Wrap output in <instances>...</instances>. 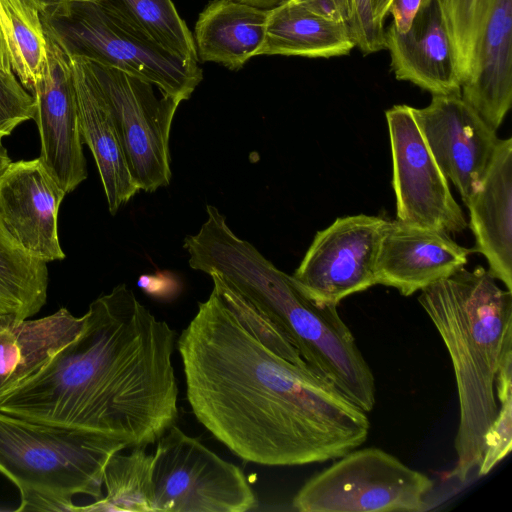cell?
Returning a JSON list of instances; mask_svg holds the SVG:
<instances>
[{"mask_svg": "<svg viewBox=\"0 0 512 512\" xmlns=\"http://www.w3.org/2000/svg\"><path fill=\"white\" fill-rule=\"evenodd\" d=\"M188 255L192 269L218 274L272 320L310 368L366 413L374 408V375L337 306L309 298L291 275L239 238L224 216H215L200 228Z\"/></svg>", "mask_w": 512, "mask_h": 512, "instance_id": "obj_3", "label": "cell"}, {"mask_svg": "<svg viewBox=\"0 0 512 512\" xmlns=\"http://www.w3.org/2000/svg\"><path fill=\"white\" fill-rule=\"evenodd\" d=\"M21 504L16 511H75L71 499L36 491H20Z\"/></svg>", "mask_w": 512, "mask_h": 512, "instance_id": "obj_32", "label": "cell"}, {"mask_svg": "<svg viewBox=\"0 0 512 512\" xmlns=\"http://www.w3.org/2000/svg\"><path fill=\"white\" fill-rule=\"evenodd\" d=\"M461 96L497 131L512 104V0H494Z\"/></svg>", "mask_w": 512, "mask_h": 512, "instance_id": "obj_18", "label": "cell"}, {"mask_svg": "<svg viewBox=\"0 0 512 512\" xmlns=\"http://www.w3.org/2000/svg\"><path fill=\"white\" fill-rule=\"evenodd\" d=\"M209 275L213 280V288L259 341L274 353L294 364H307L292 341L272 320L218 274L211 272Z\"/></svg>", "mask_w": 512, "mask_h": 512, "instance_id": "obj_28", "label": "cell"}, {"mask_svg": "<svg viewBox=\"0 0 512 512\" xmlns=\"http://www.w3.org/2000/svg\"><path fill=\"white\" fill-rule=\"evenodd\" d=\"M11 162V159L8 155L6 148L0 143V174L2 171L8 166Z\"/></svg>", "mask_w": 512, "mask_h": 512, "instance_id": "obj_40", "label": "cell"}, {"mask_svg": "<svg viewBox=\"0 0 512 512\" xmlns=\"http://www.w3.org/2000/svg\"><path fill=\"white\" fill-rule=\"evenodd\" d=\"M126 448L98 433L0 412V473L19 491L98 500L109 458Z\"/></svg>", "mask_w": 512, "mask_h": 512, "instance_id": "obj_6", "label": "cell"}, {"mask_svg": "<svg viewBox=\"0 0 512 512\" xmlns=\"http://www.w3.org/2000/svg\"><path fill=\"white\" fill-rule=\"evenodd\" d=\"M66 192L40 158L10 162L0 174V219L28 252L43 261L65 258L58 211Z\"/></svg>", "mask_w": 512, "mask_h": 512, "instance_id": "obj_14", "label": "cell"}, {"mask_svg": "<svg viewBox=\"0 0 512 512\" xmlns=\"http://www.w3.org/2000/svg\"><path fill=\"white\" fill-rule=\"evenodd\" d=\"M238 1H241L243 3L249 4V5L258 7V8L271 9L286 0H238Z\"/></svg>", "mask_w": 512, "mask_h": 512, "instance_id": "obj_39", "label": "cell"}, {"mask_svg": "<svg viewBox=\"0 0 512 512\" xmlns=\"http://www.w3.org/2000/svg\"><path fill=\"white\" fill-rule=\"evenodd\" d=\"M40 18L46 36L70 58L116 68L181 102L203 79L197 60L168 50L99 0L69 2L40 13Z\"/></svg>", "mask_w": 512, "mask_h": 512, "instance_id": "obj_5", "label": "cell"}, {"mask_svg": "<svg viewBox=\"0 0 512 512\" xmlns=\"http://www.w3.org/2000/svg\"><path fill=\"white\" fill-rule=\"evenodd\" d=\"M495 390L499 407L486 435L483 457L478 466L480 477L489 474L512 449V350L501 361Z\"/></svg>", "mask_w": 512, "mask_h": 512, "instance_id": "obj_29", "label": "cell"}, {"mask_svg": "<svg viewBox=\"0 0 512 512\" xmlns=\"http://www.w3.org/2000/svg\"><path fill=\"white\" fill-rule=\"evenodd\" d=\"M82 325L83 318L64 307L35 320L0 315V394L44 367L79 334Z\"/></svg>", "mask_w": 512, "mask_h": 512, "instance_id": "obj_20", "label": "cell"}, {"mask_svg": "<svg viewBox=\"0 0 512 512\" xmlns=\"http://www.w3.org/2000/svg\"><path fill=\"white\" fill-rule=\"evenodd\" d=\"M84 61L110 110L139 190L153 192L168 186L172 177L170 131L181 101L165 94L158 97L154 85L138 77Z\"/></svg>", "mask_w": 512, "mask_h": 512, "instance_id": "obj_9", "label": "cell"}, {"mask_svg": "<svg viewBox=\"0 0 512 512\" xmlns=\"http://www.w3.org/2000/svg\"><path fill=\"white\" fill-rule=\"evenodd\" d=\"M389 221L366 214L336 218L318 231L292 278L312 300L338 306L376 283V265Z\"/></svg>", "mask_w": 512, "mask_h": 512, "instance_id": "obj_10", "label": "cell"}, {"mask_svg": "<svg viewBox=\"0 0 512 512\" xmlns=\"http://www.w3.org/2000/svg\"><path fill=\"white\" fill-rule=\"evenodd\" d=\"M113 454L104 469L106 494L75 511L155 512L152 487L153 454L133 447L128 454Z\"/></svg>", "mask_w": 512, "mask_h": 512, "instance_id": "obj_24", "label": "cell"}, {"mask_svg": "<svg viewBox=\"0 0 512 512\" xmlns=\"http://www.w3.org/2000/svg\"><path fill=\"white\" fill-rule=\"evenodd\" d=\"M138 285L150 296L163 300L173 299L180 292L179 282L164 274L142 275Z\"/></svg>", "mask_w": 512, "mask_h": 512, "instance_id": "obj_33", "label": "cell"}, {"mask_svg": "<svg viewBox=\"0 0 512 512\" xmlns=\"http://www.w3.org/2000/svg\"><path fill=\"white\" fill-rule=\"evenodd\" d=\"M355 43L346 22L320 16L286 0L269 9L260 55L331 58L348 55Z\"/></svg>", "mask_w": 512, "mask_h": 512, "instance_id": "obj_22", "label": "cell"}, {"mask_svg": "<svg viewBox=\"0 0 512 512\" xmlns=\"http://www.w3.org/2000/svg\"><path fill=\"white\" fill-rule=\"evenodd\" d=\"M347 25L355 46L363 54L385 49V29L375 19L372 0H348Z\"/></svg>", "mask_w": 512, "mask_h": 512, "instance_id": "obj_31", "label": "cell"}, {"mask_svg": "<svg viewBox=\"0 0 512 512\" xmlns=\"http://www.w3.org/2000/svg\"><path fill=\"white\" fill-rule=\"evenodd\" d=\"M413 114L438 166L466 206L481 187L499 141L496 130L461 94L432 95L430 104L413 108Z\"/></svg>", "mask_w": 512, "mask_h": 512, "instance_id": "obj_12", "label": "cell"}, {"mask_svg": "<svg viewBox=\"0 0 512 512\" xmlns=\"http://www.w3.org/2000/svg\"><path fill=\"white\" fill-rule=\"evenodd\" d=\"M475 251L512 291V139H499L480 189L466 205Z\"/></svg>", "mask_w": 512, "mask_h": 512, "instance_id": "obj_17", "label": "cell"}, {"mask_svg": "<svg viewBox=\"0 0 512 512\" xmlns=\"http://www.w3.org/2000/svg\"><path fill=\"white\" fill-rule=\"evenodd\" d=\"M392 155L396 217L402 223L459 233L468 227L448 179L434 159L414 118L413 107L385 112Z\"/></svg>", "mask_w": 512, "mask_h": 512, "instance_id": "obj_11", "label": "cell"}, {"mask_svg": "<svg viewBox=\"0 0 512 512\" xmlns=\"http://www.w3.org/2000/svg\"><path fill=\"white\" fill-rule=\"evenodd\" d=\"M392 0H372V7L377 23L384 26V21L389 14V7Z\"/></svg>", "mask_w": 512, "mask_h": 512, "instance_id": "obj_37", "label": "cell"}, {"mask_svg": "<svg viewBox=\"0 0 512 512\" xmlns=\"http://www.w3.org/2000/svg\"><path fill=\"white\" fill-rule=\"evenodd\" d=\"M429 0H392L388 13L393 16L392 26L400 33L409 30L417 13Z\"/></svg>", "mask_w": 512, "mask_h": 512, "instance_id": "obj_34", "label": "cell"}, {"mask_svg": "<svg viewBox=\"0 0 512 512\" xmlns=\"http://www.w3.org/2000/svg\"><path fill=\"white\" fill-rule=\"evenodd\" d=\"M47 37V36H46ZM45 168L67 193L87 178L74 73L69 56L47 37V59L33 88Z\"/></svg>", "mask_w": 512, "mask_h": 512, "instance_id": "obj_13", "label": "cell"}, {"mask_svg": "<svg viewBox=\"0 0 512 512\" xmlns=\"http://www.w3.org/2000/svg\"><path fill=\"white\" fill-rule=\"evenodd\" d=\"M196 419L241 460H335L367 439V413L330 380L271 351L213 288L177 340Z\"/></svg>", "mask_w": 512, "mask_h": 512, "instance_id": "obj_1", "label": "cell"}, {"mask_svg": "<svg viewBox=\"0 0 512 512\" xmlns=\"http://www.w3.org/2000/svg\"><path fill=\"white\" fill-rule=\"evenodd\" d=\"M0 28L13 72L32 94L47 59L40 13L25 0H0Z\"/></svg>", "mask_w": 512, "mask_h": 512, "instance_id": "obj_25", "label": "cell"}, {"mask_svg": "<svg viewBox=\"0 0 512 512\" xmlns=\"http://www.w3.org/2000/svg\"><path fill=\"white\" fill-rule=\"evenodd\" d=\"M424 309L448 351L459 400L450 477L465 482L478 468L499 404L495 382L512 350V291L502 289L482 266L464 267L420 291Z\"/></svg>", "mask_w": 512, "mask_h": 512, "instance_id": "obj_4", "label": "cell"}, {"mask_svg": "<svg viewBox=\"0 0 512 512\" xmlns=\"http://www.w3.org/2000/svg\"><path fill=\"white\" fill-rule=\"evenodd\" d=\"M268 14L238 0L211 1L195 25L198 59L238 71L261 48Z\"/></svg>", "mask_w": 512, "mask_h": 512, "instance_id": "obj_21", "label": "cell"}, {"mask_svg": "<svg viewBox=\"0 0 512 512\" xmlns=\"http://www.w3.org/2000/svg\"><path fill=\"white\" fill-rule=\"evenodd\" d=\"M433 481L380 448L353 449L295 494L299 512H420Z\"/></svg>", "mask_w": 512, "mask_h": 512, "instance_id": "obj_7", "label": "cell"}, {"mask_svg": "<svg viewBox=\"0 0 512 512\" xmlns=\"http://www.w3.org/2000/svg\"><path fill=\"white\" fill-rule=\"evenodd\" d=\"M471 253L444 231L389 221L379 248L376 283L411 296L451 277Z\"/></svg>", "mask_w": 512, "mask_h": 512, "instance_id": "obj_15", "label": "cell"}, {"mask_svg": "<svg viewBox=\"0 0 512 512\" xmlns=\"http://www.w3.org/2000/svg\"><path fill=\"white\" fill-rule=\"evenodd\" d=\"M304 5L312 12L327 19L346 22L348 20V0H292Z\"/></svg>", "mask_w": 512, "mask_h": 512, "instance_id": "obj_35", "label": "cell"}, {"mask_svg": "<svg viewBox=\"0 0 512 512\" xmlns=\"http://www.w3.org/2000/svg\"><path fill=\"white\" fill-rule=\"evenodd\" d=\"M448 30L461 79L470 76L478 44L494 0H437Z\"/></svg>", "mask_w": 512, "mask_h": 512, "instance_id": "obj_27", "label": "cell"}, {"mask_svg": "<svg viewBox=\"0 0 512 512\" xmlns=\"http://www.w3.org/2000/svg\"><path fill=\"white\" fill-rule=\"evenodd\" d=\"M144 29L168 50L198 61L194 38L172 0H99Z\"/></svg>", "mask_w": 512, "mask_h": 512, "instance_id": "obj_26", "label": "cell"}, {"mask_svg": "<svg viewBox=\"0 0 512 512\" xmlns=\"http://www.w3.org/2000/svg\"><path fill=\"white\" fill-rule=\"evenodd\" d=\"M0 66L5 69H12L8 55L7 45L0 28Z\"/></svg>", "mask_w": 512, "mask_h": 512, "instance_id": "obj_38", "label": "cell"}, {"mask_svg": "<svg viewBox=\"0 0 512 512\" xmlns=\"http://www.w3.org/2000/svg\"><path fill=\"white\" fill-rule=\"evenodd\" d=\"M385 49L398 80L432 95L461 94L452 42L437 0L421 8L408 31L400 33L391 24L385 30Z\"/></svg>", "mask_w": 512, "mask_h": 512, "instance_id": "obj_16", "label": "cell"}, {"mask_svg": "<svg viewBox=\"0 0 512 512\" xmlns=\"http://www.w3.org/2000/svg\"><path fill=\"white\" fill-rule=\"evenodd\" d=\"M79 334L0 394V412L98 433L128 448L156 443L178 419L176 332L125 283L89 305Z\"/></svg>", "mask_w": 512, "mask_h": 512, "instance_id": "obj_2", "label": "cell"}, {"mask_svg": "<svg viewBox=\"0 0 512 512\" xmlns=\"http://www.w3.org/2000/svg\"><path fill=\"white\" fill-rule=\"evenodd\" d=\"M36 100L12 69L0 66V143L21 123L34 119Z\"/></svg>", "mask_w": 512, "mask_h": 512, "instance_id": "obj_30", "label": "cell"}, {"mask_svg": "<svg viewBox=\"0 0 512 512\" xmlns=\"http://www.w3.org/2000/svg\"><path fill=\"white\" fill-rule=\"evenodd\" d=\"M70 58V57H69ZM83 143L94 157L111 214L139 190L135 184L107 103L83 58H70Z\"/></svg>", "mask_w": 512, "mask_h": 512, "instance_id": "obj_19", "label": "cell"}, {"mask_svg": "<svg viewBox=\"0 0 512 512\" xmlns=\"http://www.w3.org/2000/svg\"><path fill=\"white\" fill-rule=\"evenodd\" d=\"M47 263L22 247L0 219V315L27 319L47 299Z\"/></svg>", "mask_w": 512, "mask_h": 512, "instance_id": "obj_23", "label": "cell"}, {"mask_svg": "<svg viewBox=\"0 0 512 512\" xmlns=\"http://www.w3.org/2000/svg\"><path fill=\"white\" fill-rule=\"evenodd\" d=\"M29 5L36 9L39 13H44L50 9L58 7L60 5L73 2V1H84V0H25Z\"/></svg>", "mask_w": 512, "mask_h": 512, "instance_id": "obj_36", "label": "cell"}, {"mask_svg": "<svg viewBox=\"0 0 512 512\" xmlns=\"http://www.w3.org/2000/svg\"><path fill=\"white\" fill-rule=\"evenodd\" d=\"M155 512H245L258 506L241 468L173 425L152 460Z\"/></svg>", "mask_w": 512, "mask_h": 512, "instance_id": "obj_8", "label": "cell"}]
</instances>
